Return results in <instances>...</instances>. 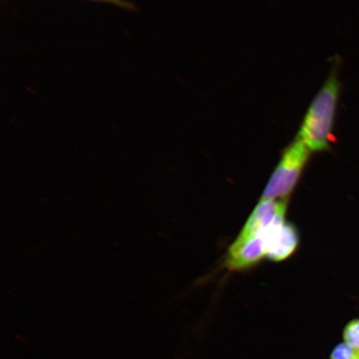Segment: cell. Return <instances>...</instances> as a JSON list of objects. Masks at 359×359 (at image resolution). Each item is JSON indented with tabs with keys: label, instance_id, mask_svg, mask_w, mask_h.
Listing matches in <instances>:
<instances>
[{
	"label": "cell",
	"instance_id": "1",
	"mask_svg": "<svg viewBox=\"0 0 359 359\" xmlns=\"http://www.w3.org/2000/svg\"><path fill=\"white\" fill-rule=\"evenodd\" d=\"M341 60L336 56L329 76L314 97L304 116L298 137L311 151L329 149L339 100L341 88L339 71Z\"/></svg>",
	"mask_w": 359,
	"mask_h": 359
},
{
	"label": "cell",
	"instance_id": "2",
	"mask_svg": "<svg viewBox=\"0 0 359 359\" xmlns=\"http://www.w3.org/2000/svg\"><path fill=\"white\" fill-rule=\"evenodd\" d=\"M311 150L299 137L286 148L272 177L269 179L262 200L285 199L297 184Z\"/></svg>",
	"mask_w": 359,
	"mask_h": 359
},
{
	"label": "cell",
	"instance_id": "3",
	"mask_svg": "<svg viewBox=\"0 0 359 359\" xmlns=\"http://www.w3.org/2000/svg\"><path fill=\"white\" fill-rule=\"evenodd\" d=\"M286 208L285 201L262 200L239 236L259 235L266 238L268 233L285 223Z\"/></svg>",
	"mask_w": 359,
	"mask_h": 359
},
{
	"label": "cell",
	"instance_id": "4",
	"mask_svg": "<svg viewBox=\"0 0 359 359\" xmlns=\"http://www.w3.org/2000/svg\"><path fill=\"white\" fill-rule=\"evenodd\" d=\"M266 255V238L259 235L239 236L228 251L226 266L232 271H240L255 266Z\"/></svg>",
	"mask_w": 359,
	"mask_h": 359
},
{
	"label": "cell",
	"instance_id": "5",
	"mask_svg": "<svg viewBox=\"0 0 359 359\" xmlns=\"http://www.w3.org/2000/svg\"><path fill=\"white\" fill-rule=\"evenodd\" d=\"M266 257L273 262H281L290 257L299 245V234L290 223L268 233L266 236Z\"/></svg>",
	"mask_w": 359,
	"mask_h": 359
},
{
	"label": "cell",
	"instance_id": "6",
	"mask_svg": "<svg viewBox=\"0 0 359 359\" xmlns=\"http://www.w3.org/2000/svg\"><path fill=\"white\" fill-rule=\"evenodd\" d=\"M344 338L345 343L359 352V320L351 321L345 327Z\"/></svg>",
	"mask_w": 359,
	"mask_h": 359
},
{
	"label": "cell",
	"instance_id": "7",
	"mask_svg": "<svg viewBox=\"0 0 359 359\" xmlns=\"http://www.w3.org/2000/svg\"><path fill=\"white\" fill-rule=\"evenodd\" d=\"M358 351L346 343L338 345L331 354V359H356Z\"/></svg>",
	"mask_w": 359,
	"mask_h": 359
},
{
	"label": "cell",
	"instance_id": "8",
	"mask_svg": "<svg viewBox=\"0 0 359 359\" xmlns=\"http://www.w3.org/2000/svg\"><path fill=\"white\" fill-rule=\"evenodd\" d=\"M89 1L104 2L114 4V6L124 8V10L127 11H133L135 8L133 3L126 1V0H89Z\"/></svg>",
	"mask_w": 359,
	"mask_h": 359
},
{
	"label": "cell",
	"instance_id": "9",
	"mask_svg": "<svg viewBox=\"0 0 359 359\" xmlns=\"http://www.w3.org/2000/svg\"><path fill=\"white\" fill-rule=\"evenodd\" d=\"M356 359H359V353H358V357H357V358H356Z\"/></svg>",
	"mask_w": 359,
	"mask_h": 359
}]
</instances>
